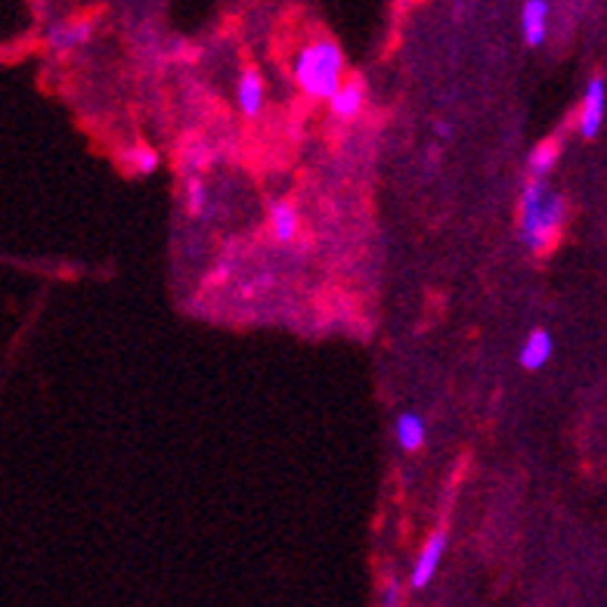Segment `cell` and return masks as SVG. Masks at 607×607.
<instances>
[{
    "label": "cell",
    "instance_id": "8fae6325",
    "mask_svg": "<svg viewBox=\"0 0 607 607\" xmlns=\"http://www.w3.org/2000/svg\"><path fill=\"white\" fill-rule=\"evenodd\" d=\"M428 428H425V418L418 413H403L397 418V444L403 453H418L425 446Z\"/></svg>",
    "mask_w": 607,
    "mask_h": 607
},
{
    "label": "cell",
    "instance_id": "ba28073f",
    "mask_svg": "<svg viewBox=\"0 0 607 607\" xmlns=\"http://www.w3.org/2000/svg\"><path fill=\"white\" fill-rule=\"evenodd\" d=\"M520 31L527 47H539L546 41L548 31V3L546 0H527L520 10Z\"/></svg>",
    "mask_w": 607,
    "mask_h": 607
},
{
    "label": "cell",
    "instance_id": "7c38bea8",
    "mask_svg": "<svg viewBox=\"0 0 607 607\" xmlns=\"http://www.w3.org/2000/svg\"><path fill=\"white\" fill-rule=\"evenodd\" d=\"M558 155H562V146L555 140H546L530 152V162H527V171H530V180H548V174L555 171L558 164Z\"/></svg>",
    "mask_w": 607,
    "mask_h": 607
},
{
    "label": "cell",
    "instance_id": "7a4b0ae2",
    "mask_svg": "<svg viewBox=\"0 0 607 607\" xmlns=\"http://www.w3.org/2000/svg\"><path fill=\"white\" fill-rule=\"evenodd\" d=\"M292 74L301 93H307L311 100H332L344 84V53L335 41L316 38L311 44L297 50L292 62Z\"/></svg>",
    "mask_w": 607,
    "mask_h": 607
},
{
    "label": "cell",
    "instance_id": "2e32d148",
    "mask_svg": "<svg viewBox=\"0 0 607 607\" xmlns=\"http://www.w3.org/2000/svg\"><path fill=\"white\" fill-rule=\"evenodd\" d=\"M401 3H409V0H401Z\"/></svg>",
    "mask_w": 607,
    "mask_h": 607
},
{
    "label": "cell",
    "instance_id": "4fadbf2b",
    "mask_svg": "<svg viewBox=\"0 0 607 607\" xmlns=\"http://www.w3.org/2000/svg\"><path fill=\"white\" fill-rule=\"evenodd\" d=\"M124 162H128V168L134 171V174H140V178H149V174H155L159 171V152L149 146H134L124 152Z\"/></svg>",
    "mask_w": 607,
    "mask_h": 607
},
{
    "label": "cell",
    "instance_id": "277c9868",
    "mask_svg": "<svg viewBox=\"0 0 607 607\" xmlns=\"http://www.w3.org/2000/svg\"><path fill=\"white\" fill-rule=\"evenodd\" d=\"M444 555H446V534L444 530H434V534L425 539L422 552L415 555L413 574H409V586H413L415 593H418V589H425V586H431V579L437 577V570H441V564H444Z\"/></svg>",
    "mask_w": 607,
    "mask_h": 607
},
{
    "label": "cell",
    "instance_id": "3957f363",
    "mask_svg": "<svg viewBox=\"0 0 607 607\" xmlns=\"http://www.w3.org/2000/svg\"><path fill=\"white\" fill-rule=\"evenodd\" d=\"M607 115V84L605 78H589V84L583 90V100H579V112H577V131L579 136L586 140H595L601 124H605Z\"/></svg>",
    "mask_w": 607,
    "mask_h": 607
},
{
    "label": "cell",
    "instance_id": "9c48e42d",
    "mask_svg": "<svg viewBox=\"0 0 607 607\" xmlns=\"http://www.w3.org/2000/svg\"><path fill=\"white\" fill-rule=\"evenodd\" d=\"M270 233L280 242H292L301 233V217L292 202H273L270 205Z\"/></svg>",
    "mask_w": 607,
    "mask_h": 607
},
{
    "label": "cell",
    "instance_id": "5b68a950",
    "mask_svg": "<svg viewBox=\"0 0 607 607\" xmlns=\"http://www.w3.org/2000/svg\"><path fill=\"white\" fill-rule=\"evenodd\" d=\"M552 354H555V338L548 335L546 328H534V332L524 338V344H520V354H518L520 370H527V372L546 370Z\"/></svg>",
    "mask_w": 607,
    "mask_h": 607
},
{
    "label": "cell",
    "instance_id": "8992f818",
    "mask_svg": "<svg viewBox=\"0 0 607 607\" xmlns=\"http://www.w3.org/2000/svg\"><path fill=\"white\" fill-rule=\"evenodd\" d=\"M236 105L245 119H257L261 115V109H264V78H261V72L245 69V72L239 74Z\"/></svg>",
    "mask_w": 607,
    "mask_h": 607
},
{
    "label": "cell",
    "instance_id": "52a82bcc",
    "mask_svg": "<svg viewBox=\"0 0 607 607\" xmlns=\"http://www.w3.org/2000/svg\"><path fill=\"white\" fill-rule=\"evenodd\" d=\"M366 109V84L363 81H344L341 90L328 100V112L341 121L356 119Z\"/></svg>",
    "mask_w": 607,
    "mask_h": 607
},
{
    "label": "cell",
    "instance_id": "5bb4252c",
    "mask_svg": "<svg viewBox=\"0 0 607 607\" xmlns=\"http://www.w3.org/2000/svg\"><path fill=\"white\" fill-rule=\"evenodd\" d=\"M183 202H186V211H190L193 217H202V214H205L208 202H211L205 180H202V178L186 180V190H183Z\"/></svg>",
    "mask_w": 607,
    "mask_h": 607
},
{
    "label": "cell",
    "instance_id": "6da1fadb",
    "mask_svg": "<svg viewBox=\"0 0 607 607\" xmlns=\"http://www.w3.org/2000/svg\"><path fill=\"white\" fill-rule=\"evenodd\" d=\"M567 221V202L548 180H527L518 202V233L530 252H546L562 236Z\"/></svg>",
    "mask_w": 607,
    "mask_h": 607
},
{
    "label": "cell",
    "instance_id": "30bf717a",
    "mask_svg": "<svg viewBox=\"0 0 607 607\" xmlns=\"http://www.w3.org/2000/svg\"><path fill=\"white\" fill-rule=\"evenodd\" d=\"M90 31H93V26L90 22H62V26H57V29H50V34H47V44L53 47V50H74V47L88 44L90 41Z\"/></svg>",
    "mask_w": 607,
    "mask_h": 607
},
{
    "label": "cell",
    "instance_id": "9a60e30c",
    "mask_svg": "<svg viewBox=\"0 0 607 607\" xmlns=\"http://www.w3.org/2000/svg\"><path fill=\"white\" fill-rule=\"evenodd\" d=\"M403 601V583L397 577H387L382 586V607H401Z\"/></svg>",
    "mask_w": 607,
    "mask_h": 607
}]
</instances>
